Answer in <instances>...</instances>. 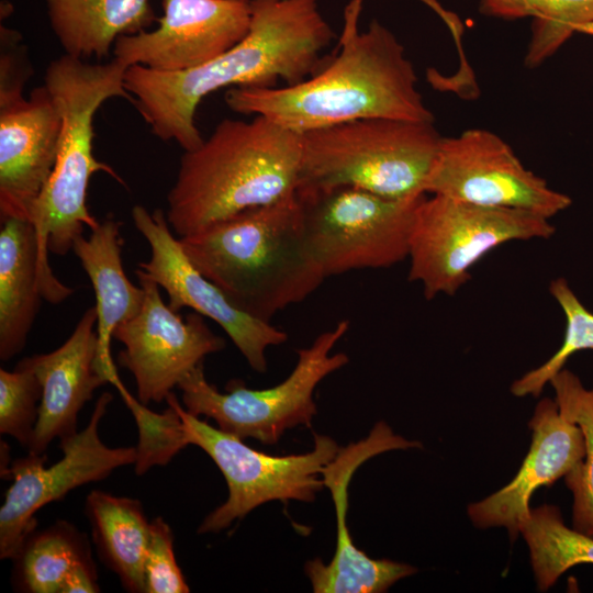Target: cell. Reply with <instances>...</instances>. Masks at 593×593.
I'll use <instances>...</instances> for the list:
<instances>
[{
	"label": "cell",
	"instance_id": "cell-1",
	"mask_svg": "<svg viewBox=\"0 0 593 593\" xmlns=\"http://www.w3.org/2000/svg\"><path fill=\"white\" fill-rule=\"evenodd\" d=\"M334 36L318 0H250L249 30L233 47L182 71L130 66L124 87L155 136L193 150L204 139L194 122L204 97L226 87L299 83L323 66L322 53Z\"/></svg>",
	"mask_w": 593,
	"mask_h": 593
},
{
	"label": "cell",
	"instance_id": "cell-2",
	"mask_svg": "<svg viewBox=\"0 0 593 593\" xmlns=\"http://www.w3.org/2000/svg\"><path fill=\"white\" fill-rule=\"evenodd\" d=\"M361 3L346 5L339 49L313 76L284 87L232 88L225 94L227 107L299 134L370 118L434 122L394 34L377 20L359 32Z\"/></svg>",
	"mask_w": 593,
	"mask_h": 593
},
{
	"label": "cell",
	"instance_id": "cell-3",
	"mask_svg": "<svg viewBox=\"0 0 593 593\" xmlns=\"http://www.w3.org/2000/svg\"><path fill=\"white\" fill-rule=\"evenodd\" d=\"M194 267L245 313L265 321L326 279L306 246L296 191L179 238Z\"/></svg>",
	"mask_w": 593,
	"mask_h": 593
},
{
	"label": "cell",
	"instance_id": "cell-4",
	"mask_svg": "<svg viewBox=\"0 0 593 593\" xmlns=\"http://www.w3.org/2000/svg\"><path fill=\"white\" fill-rule=\"evenodd\" d=\"M301 134L255 115L224 119L180 158L167 195V221L178 238L242 211L277 202L296 189Z\"/></svg>",
	"mask_w": 593,
	"mask_h": 593
},
{
	"label": "cell",
	"instance_id": "cell-5",
	"mask_svg": "<svg viewBox=\"0 0 593 593\" xmlns=\"http://www.w3.org/2000/svg\"><path fill=\"white\" fill-rule=\"evenodd\" d=\"M127 68L115 57L104 64H91L66 54L46 68L44 86L58 108L61 128L53 171L29 214L37 235L40 270L44 276L53 272L48 253L68 254L85 227L91 231L100 223L87 206L91 177L104 172L126 186L110 165L93 155V119L108 99L133 101L124 87Z\"/></svg>",
	"mask_w": 593,
	"mask_h": 593
},
{
	"label": "cell",
	"instance_id": "cell-6",
	"mask_svg": "<svg viewBox=\"0 0 593 593\" xmlns=\"http://www.w3.org/2000/svg\"><path fill=\"white\" fill-rule=\"evenodd\" d=\"M441 141L434 122L389 118L304 132L295 190L354 187L392 199L426 194Z\"/></svg>",
	"mask_w": 593,
	"mask_h": 593
},
{
	"label": "cell",
	"instance_id": "cell-7",
	"mask_svg": "<svg viewBox=\"0 0 593 593\" xmlns=\"http://www.w3.org/2000/svg\"><path fill=\"white\" fill-rule=\"evenodd\" d=\"M349 325L347 320L339 321L299 349L292 372L268 389H248L243 381L232 380L226 392H220L205 379L203 362L199 363L177 385L184 409L214 419L225 433L265 445L278 443L287 429L310 427L316 414L313 395L317 384L349 362L345 353H332Z\"/></svg>",
	"mask_w": 593,
	"mask_h": 593
},
{
	"label": "cell",
	"instance_id": "cell-8",
	"mask_svg": "<svg viewBox=\"0 0 593 593\" xmlns=\"http://www.w3.org/2000/svg\"><path fill=\"white\" fill-rule=\"evenodd\" d=\"M553 233L549 219L529 211L424 195L410 233L409 280L423 286L427 300L454 295L470 279V269L494 248Z\"/></svg>",
	"mask_w": 593,
	"mask_h": 593
},
{
	"label": "cell",
	"instance_id": "cell-9",
	"mask_svg": "<svg viewBox=\"0 0 593 593\" xmlns=\"http://www.w3.org/2000/svg\"><path fill=\"white\" fill-rule=\"evenodd\" d=\"M296 194L306 246L325 278L407 258L414 212L426 195L392 199L354 187Z\"/></svg>",
	"mask_w": 593,
	"mask_h": 593
},
{
	"label": "cell",
	"instance_id": "cell-10",
	"mask_svg": "<svg viewBox=\"0 0 593 593\" xmlns=\"http://www.w3.org/2000/svg\"><path fill=\"white\" fill-rule=\"evenodd\" d=\"M188 445L201 448L221 470L227 500L205 516L198 534L219 533L256 507L271 501L313 502L324 485L323 468L339 450L329 436L314 435V447L301 455L271 456L257 451L232 434L213 427L183 409L178 399Z\"/></svg>",
	"mask_w": 593,
	"mask_h": 593
},
{
	"label": "cell",
	"instance_id": "cell-11",
	"mask_svg": "<svg viewBox=\"0 0 593 593\" xmlns=\"http://www.w3.org/2000/svg\"><path fill=\"white\" fill-rule=\"evenodd\" d=\"M113 396L103 392L87 426L60 440L63 457L45 467L46 456L31 455L12 461L4 479L12 483L0 508V558L13 559L36 529L35 513L63 500L71 490L100 481L115 469L134 465L135 447H109L99 437V424Z\"/></svg>",
	"mask_w": 593,
	"mask_h": 593
},
{
	"label": "cell",
	"instance_id": "cell-12",
	"mask_svg": "<svg viewBox=\"0 0 593 593\" xmlns=\"http://www.w3.org/2000/svg\"><path fill=\"white\" fill-rule=\"evenodd\" d=\"M425 193L490 208L525 210L550 219L571 199L525 168L496 134L470 128L443 137Z\"/></svg>",
	"mask_w": 593,
	"mask_h": 593
},
{
	"label": "cell",
	"instance_id": "cell-13",
	"mask_svg": "<svg viewBox=\"0 0 593 593\" xmlns=\"http://www.w3.org/2000/svg\"><path fill=\"white\" fill-rule=\"evenodd\" d=\"M135 275L145 293L143 306L114 329L113 338L124 345L119 363L133 374L137 399L147 405L166 401L187 373L226 343L201 314L192 312L183 318L172 311L161 299L160 287L143 269L137 268Z\"/></svg>",
	"mask_w": 593,
	"mask_h": 593
},
{
	"label": "cell",
	"instance_id": "cell-14",
	"mask_svg": "<svg viewBox=\"0 0 593 593\" xmlns=\"http://www.w3.org/2000/svg\"><path fill=\"white\" fill-rule=\"evenodd\" d=\"M135 228L150 247L143 269L168 295V305L179 312L189 307L219 324L248 365L258 372L267 370L266 350L288 340L283 331L236 307L225 293L203 276L186 255L169 226L165 212H149L142 205L132 210Z\"/></svg>",
	"mask_w": 593,
	"mask_h": 593
},
{
	"label": "cell",
	"instance_id": "cell-15",
	"mask_svg": "<svg viewBox=\"0 0 593 593\" xmlns=\"http://www.w3.org/2000/svg\"><path fill=\"white\" fill-rule=\"evenodd\" d=\"M153 31L119 37L113 57L161 72L198 67L245 37L250 0H163Z\"/></svg>",
	"mask_w": 593,
	"mask_h": 593
},
{
	"label": "cell",
	"instance_id": "cell-16",
	"mask_svg": "<svg viewBox=\"0 0 593 593\" xmlns=\"http://www.w3.org/2000/svg\"><path fill=\"white\" fill-rule=\"evenodd\" d=\"M418 440L395 434L385 422H378L369 435L346 447L322 471L336 513V548L328 563L320 559L306 561L304 572L315 593H383L395 582L417 572L407 563L372 559L359 550L347 527L348 488L357 469L370 458L396 449L421 448Z\"/></svg>",
	"mask_w": 593,
	"mask_h": 593
},
{
	"label": "cell",
	"instance_id": "cell-17",
	"mask_svg": "<svg viewBox=\"0 0 593 593\" xmlns=\"http://www.w3.org/2000/svg\"><path fill=\"white\" fill-rule=\"evenodd\" d=\"M60 128V113L45 86L29 98L0 102V221L29 220L53 171Z\"/></svg>",
	"mask_w": 593,
	"mask_h": 593
},
{
	"label": "cell",
	"instance_id": "cell-18",
	"mask_svg": "<svg viewBox=\"0 0 593 593\" xmlns=\"http://www.w3.org/2000/svg\"><path fill=\"white\" fill-rule=\"evenodd\" d=\"M528 426L532 444L514 479L485 499L470 503L467 510L475 527H504L512 540L529 516L533 493L564 478L585 454L581 428L560 414L556 400L541 399Z\"/></svg>",
	"mask_w": 593,
	"mask_h": 593
},
{
	"label": "cell",
	"instance_id": "cell-19",
	"mask_svg": "<svg viewBox=\"0 0 593 593\" xmlns=\"http://www.w3.org/2000/svg\"><path fill=\"white\" fill-rule=\"evenodd\" d=\"M97 350V310L91 306L61 346L22 359L42 385L38 418L29 454L45 455L54 439L63 440L78 432L80 410L98 388L108 383L96 370Z\"/></svg>",
	"mask_w": 593,
	"mask_h": 593
},
{
	"label": "cell",
	"instance_id": "cell-20",
	"mask_svg": "<svg viewBox=\"0 0 593 593\" xmlns=\"http://www.w3.org/2000/svg\"><path fill=\"white\" fill-rule=\"evenodd\" d=\"M121 227L120 221L108 216L90 231L88 238L78 236L71 248L96 295L98 350L94 367L111 384L120 378L111 355L113 332L138 314L145 298L143 288L133 284L124 272Z\"/></svg>",
	"mask_w": 593,
	"mask_h": 593
},
{
	"label": "cell",
	"instance_id": "cell-21",
	"mask_svg": "<svg viewBox=\"0 0 593 593\" xmlns=\"http://www.w3.org/2000/svg\"><path fill=\"white\" fill-rule=\"evenodd\" d=\"M40 248L29 220H1L0 227V359L20 354L43 300Z\"/></svg>",
	"mask_w": 593,
	"mask_h": 593
},
{
	"label": "cell",
	"instance_id": "cell-22",
	"mask_svg": "<svg viewBox=\"0 0 593 593\" xmlns=\"http://www.w3.org/2000/svg\"><path fill=\"white\" fill-rule=\"evenodd\" d=\"M51 27L66 55L103 58L123 35L145 31L150 0H46Z\"/></svg>",
	"mask_w": 593,
	"mask_h": 593
},
{
	"label": "cell",
	"instance_id": "cell-23",
	"mask_svg": "<svg viewBox=\"0 0 593 593\" xmlns=\"http://www.w3.org/2000/svg\"><path fill=\"white\" fill-rule=\"evenodd\" d=\"M85 514L99 558L114 572L122 586L145 593V558L150 522L138 500L92 490L86 497Z\"/></svg>",
	"mask_w": 593,
	"mask_h": 593
},
{
	"label": "cell",
	"instance_id": "cell-24",
	"mask_svg": "<svg viewBox=\"0 0 593 593\" xmlns=\"http://www.w3.org/2000/svg\"><path fill=\"white\" fill-rule=\"evenodd\" d=\"M12 584L26 593H60L63 584L79 563L91 561L89 540L67 521L35 529L12 559Z\"/></svg>",
	"mask_w": 593,
	"mask_h": 593
},
{
	"label": "cell",
	"instance_id": "cell-25",
	"mask_svg": "<svg viewBox=\"0 0 593 593\" xmlns=\"http://www.w3.org/2000/svg\"><path fill=\"white\" fill-rule=\"evenodd\" d=\"M479 10L502 20L533 19L528 67L538 66L574 33L593 36V0H479Z\"/></svg>",
	"mask_w": 593,
	"mask_h": 593
},
{
	"label": "cell",
	"instance_id": "cell-26",
	"mask_svg": "<svg viewBox=\"0 0 593 593\" xmlns=\"http://www.w3.org/2000/svg\"><path fill=\"white\" fill-rule=\"evenodd\" d=\"M519 534L529 549L537 589L541 592L548 591L574 566L593 564V536L567 526L555 505L530 508Z\"/></svg>",
	"mask_w": 593,
	"mask_h": 593
},
{
	"label": "cell",
	"instance_id": "cell-27",
	"mask_svg": "<svg viewBox=\"0 0 593 593\" xmlns=\"http://www.w3.org/2000/svg\"><path fill=\"white\" fill-rule=\"evenodd\" d=\"M549 383L560 414L583 433L584 457L564 477V483L573 495L572 527L593 536V387L585 389L579 377L564 368Z\"/></svg>",
	"mask_w": 593,
	"mask_h": 593
},
{
	"label": "cell",
	"instance_id": "cell-28",
	"mask_svg": "<svg viewBox=\"0 0 593 593\" xmlns=\"http://www.w3.org/2000/svg\"><path fill=\"white\" fill-rule=\"evenodd\" d=\"M551 295L562 309L567 325L561 347L546 362L516 379L511 392L518 398L539 396L545 385L577 351L593 349V313L578 299L563 278L550 282Z\"/></svg>",
	"mask_w": 593,
	"mask_h": 593
},
{
	"label": "cell",
	"instance_id": "cell-29",
	"mask_svg": "<svg viewBox=\"0 0 593 593\" xmlns=\"http://www.w3.org/2000/svg\"><path fill=\"white\" fill-rule=\"evenodd\" d=\"M112 385L118 389L132 412L138 428L134 462L137 475L146 473L152 467L167 465L178 451L188 446L183 423L175 404L176 395L172 392L166 398L168 407L163 413H155L136 400L120 378Z\"/></svg>",
	"mask_w": 593,
	"mask_h": 593
},
{
	"label": "cell",
	"instance_id": "cell-30",
	"mask_svg": "<svg viewBox=\"0 0 593 593\" xmlns=\"http://www.w3.org/2000/svg\"><path fill=\"white\" fill-rule=\"evenodd\" d=\"M42 385L23 360L13 371L0 369V433L27 448L38 418Z\"/></svg>",
	"mask_w": 593,
	"mask_h": 593
},
{
	"label": "cell",
	"instance_id": "cell-31",
	"mask_svg": "<svg viewBox=\"0 0 593 593\" xmlns=\"http://www.w3.org/2000/svg\"><path fill=\"white\" fill-rule=\"evenodd\" d=\"M145 593H188L174 551V535L161 517L150 521V538L145 558Z\"/></svg>",
	"mask_w": 593,
	"mask_h": 593
},
{
	"label": "cell",
	"instance_id": "cell-32",
	"mask_svg": "<svg viewBox=\"0 0 593 593\" xmlns=\"http://www.w3.org/2000/svg\"><path fill=\"white\" fill-rule=\"evenodd\" d=\"M0 102L23 97L24 86L33 74L21 35L1 26Z\"/></svg>",
	"mask_w": 593,
	"mask_h": 593
},
{
	"label": "cell",
	"instance_id": "cell-33",
	"mask_svg": "<svg viewBox=\"0 0 593 593\" xmlns=\"http://www.w3.org/2000/svg\"><path fill=\"white\" fill-rule=\"evenodd\" d=\"M100 592L97 568L93 562L86 561L76 566L66 578L60 593H96Z\"/></svg>",
	"mask_w": 593,
	"mask_h": 593
}]
</instances>
